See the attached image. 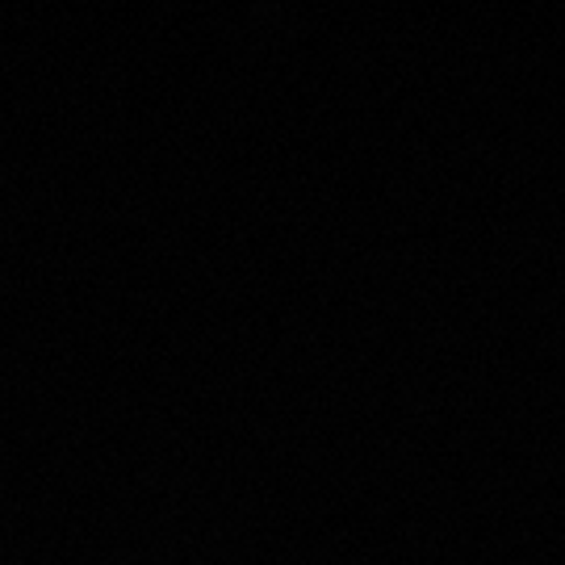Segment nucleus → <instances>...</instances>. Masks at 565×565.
<instances>
[]
</instances>
